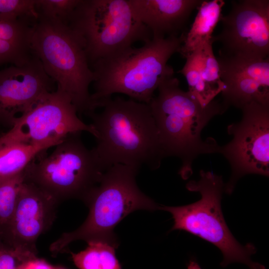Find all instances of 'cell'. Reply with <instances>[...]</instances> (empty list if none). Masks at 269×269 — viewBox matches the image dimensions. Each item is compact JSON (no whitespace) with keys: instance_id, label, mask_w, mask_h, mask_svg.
<instances>
[{"instance_id":"obj_1","label":"cell","mask_w":269,"mask_h":269,"mask_svg":"<svg viewBox=\"0 0 269 269\" xmlns=\"http://www.w3.org/2000/svg\"><path fill=\"white\" fill-rule=\"evenodd\" d=\"M103 110L87 114L97 133L92 149L106 170L121 164L154 170L166 157L148 104L120 97L101 103Z\"/></svg>"},{"instance_id":"obj_2","label":"cell","mask_w":269,"mask_h":269,"mask_svg":"<svg viewBox=\"0 0 269 269\" xmlns=\"http://www.w3.org/2000/svg\"><path fill=\"white\" fill-rule=\"evenodd\" d=\"M157 90L158 95L148 105L166 157L180 159L179 173L186 180L192 174V163L199 155L219 153L221 146L215 139L203 140L201 132L214 117L227 109L222 102L215 100L202 106L180 88L179 80L173 76L162 81Z\"/></svg>"},{"instance_id":"obj_3","label":"cell","mask_w":269,"mask_h":269,"mask_svg":"<svg viewBox=\"0 0 269 269\" xmlns=\"http://www.w3.org/2000/svg\"><path fill=\"white\" fill-rule=\"evenodd\" d=\"M182 43L180 35L152 38L139 48L131 46L94 63L90 66L94 87L91 97L96 108L115 93L149 104L162 82L173 76L167 62L179 53Z\"/></svg>"},{"instance_id":"obj_4","label":"cell","mask_w":269,"mask_h":269,"mask_svg":"<svg viewBox=\"0 0 269 269\" xmlns=\"http://www.w3.org/2000/svg\"><path fill=\"white\" fill-rule=\"evenodd\" d=\"M139 170L117 164L108 168L99 184L83 201L89 213L84 222L75 230L62 234L49 247L53 256L66 251L72 242L101 241L118 247L114 229L132 212L138 210H158L159 204L138 188L136 176Z\"/></svg>"},{"instance_id":"obj_5","label":"cell","mask_w":269,"mask_h":269,"mask_svg":"<svg viewBox=\"0 0 269 269\" xmlns=\"http://www.w3.org/2000/svg\"><path fill=\"white\" fill-rule=\"evenodd\" d=\"M30 42L33 53L57 83V90L70 98L78 113L87 115L95 111L89 91L94 73L84 46L72 29L59 21L38 15Z\"/></svg>"},{"instance_id":"obj_6","label":"cell","mask_w":269,"mask_h":269,"mask_svg":"<svg viewBox=\"0 0 269 269\" xmlns=\"http://www.w3.org/2000/svg\"><path fill=\"white\" fill-rule=\"evenodd\" d=\"M198 181L188 182L186 188L201 195L198 201L186 205L167 206L160 205L158 210L169 212L174 220L171 229L182 230L196 236L217 247L223 259L221 266L240 263L250 269H266L262 264L254 262L251 256L257 252L251 243L242 245L229 230L221 210V201L225 184L221 176L201 170Z\"/></svg>"},{"instance_id":"obj_7","label":"cell","mask_w":269,"mask_h":269,"mask_svg":"<svg viewBox=\"0 0 269 269\" xmlns=\"http://www.w3.org/2000/svg\"><path fill=\"white\" fill-rule=\"evenodd\" d=\"M66 24L81 41L90 66L136 42L152 38L129 0H80Z\"/></svg>"},{"instance_id":"obj_8","label":"cell","mask_w":269,"mask_h":269,"mask_svg":"<svg viewBox=\"0 0 269 269\" xmlns=\"http://www.w3.org/2000/svg\"><path fill=\"white\" fill-rule=\"evenodd\" d=\"M81 132L66 135L47 153H39L24 170V181L32 183L59 203L83 200L106 171L93 149L83 143Z\"/></svg>"},{"instance_id":"obj_9","label":"cell","mask_w":269,"mask_h":269,"mask_svg":"<svg viewBox=\"0 0 269 269\" xmlns=\"http://www.w3.org/2000/svg\"><path fill=\"white\" fill-rule=\"evenodd\" d=\"M241 110L240 122L227 127L232 139L219 151L231 168V177L224 186V192L228 194L246 175H269V105L252 102Z\"/></svg>"},{"instance_id":"obj_10","label":"cell","mask_w":269,"mask_h":269,"mask_svg":"<svg viewBox=\"0 0 269 269\" xmlns=\"http://www.w3.org/2000/svg\"><path fill=\"white\" fill-rule=\"evenodd\" d=\"M77 113L70 98L56 90L18 117L10 129L0 134V140L24 144L59 143L69 134L82 132L96 138L94 127L83 122Z\"/></svg>"},{"instance_id":"obj_11","label":"cell","mask_w":269,"mask_h":269,"mask_svg":"<svg viewBox=\"0 0 269 269\" xmlns=\"http://www.w3.org/2000/svg\"><path fill=\"white\" fill-rule=\"evenodd\" d=\"M220 21L222 30L212 39L221 44L219 55L252 59L269 57V0H232L230 10Z\"/></svg>"},{"instance_id":"obj_12","label":"cell","mask_w":269,"mask_h":269,"mask_svg":"<svg viewBox=\"0 0 269 269\" xmlns=\"http://www.w3.org/2000/svg\"><path fill=\"white\" fill-rule=\"evenodd\" d=\"M54 83L34 54L24 65L0 70V128L10 129L18 117L54 91Z\"/></svg>"},{"instance_id":"obj_13","label":"cell","mask_w":269,"mask_h":269,"mask_svg":"<svg viewBox=\"0 0 269 269\" xmlns=\"http://www.w3.org/2000/svg\"><path fill=\"white\" fill-rule=\"evenodd\" d=\"M224 85L222 104L242 109L257 102L269 105V57L252 59L219 55L217 57Z\"/></svg>"},{"instance_id":"obj_14","label":"cell","mask_w":269,"mask_h":269,"mask_svg":"<svg viewBox=\"0 0 269 269\" xmlns=\"http://www.w3.org/2000/svg\"><path fill=\"white\" fill-rule=\"evenodd\" d=\"M59 203L38 186L24 181L3 242L37 252L36 241L52 226Z\"/></svg>"},{"instance_id":"obj_15","label":"cell","mask_w":269,"mask_h":269,"mask_svg":"<svg viewBox=\"0 0 269 269\" xmlns=\"http://www.w3.org/2000/svg\"><path fill=\"white\" fill-rule=\"evenodd\" d=\"M137 19L153 38L180 36L203 0H129Z\"/></svg>"},{"instance_id":"obj_16","label":"cell","mask_w":269,"mask_h":269,"mask_svg":"<svg viewBox=\"0 0 269 269\" xmlns=\"http://www.w3.org/2000/svg\"><path fill=\"white\" fill-rule=\"evenodd\" d=\"M213 43L208 42L186 55V62L178 71L186 80L188 92L203 107L213 101L224 88Z\"/></svg>"},{"instance_id":"obj_17","label":"cell","mask_w":269,"mask_h":269,"mask_svg":"<svg viewBox=\"0 0 269 269\" xmlns=\"http://www.w3.org/2000/svg\"><path fill=\"white\" fill-rule=\"evenodd\" d=\"M36 20L0 17V66L11 63L21 66L31 60V36Z\"/></svg>"},{"instance_id":"obj_18","label":"cell","mask_w":269,"mask_h":269,"mask_svg":"<svg viewBox=\"0 0 269 269\" xmlns=\"http://www.w3.org/2000/svg\"><path fill=\"white\" fill-rule=\"evenodd\" d=\"M223 0H203L190 29L180 35L182 43L179 53L184 57L205 43L212 41L213 31L220 21Z\"/></svg>"},{"instance_id":"obj_19","label":"cell","mask_w":269,"mask_h":269,"mask_svg":"<svg viewBox=\"0 0 269 269\" xmlns=\"http://www.w3.org/2000/svg\"><path fill=\"white\" fill-rule=\"evenodd\" d=\"M58 143L37 144L8 143L0 140V177L23 171L40 152Z\"/></svg>"},{"instance_id":"obj_20","label":"cell","mask_w":269,"mask_h":269,"mask_svg":"<svg viewBox=\"0 0 269 269\" xmlns=\"http://www.w3.org/2000/svg\"><path fill=\"white\" fill-rule=\"evenodd\" d=\"M88 246L78 253H71L78 269H122L118 260L115 246L101 241L87 243Z\"/></svg>"},{"instance_id":"obj_21","label":"cell","mask_w":269,"mask_h":269,"mask_svg":"<svg viewBox=\"0 0 269 269\" xmlns=\"http://www.w3.org/2000/svg\"><path fill=\"white\" fill-rule=\"evenodd\" d=\"M24 181V170L0 177V236L3 241L16 206L19 192Z\"/></svg>"},{"instance_id":"obj_22","label":"cell","mask_w":269,"mask_h":269,"mask_svg":"<svg viewBox=\"0 0 269 269\" xmlns=\"http://www.w3.org/2000/svg\"><path fill=\"white\" fill-rule=\"evenodd\" d=\"M80 0H35L38 15L67 24Z\"/></svg>"},{"instance_id":"obj_23","label":"cell","mask_w":269,"mask_h":269,"mask_svg":"<svg viewBox=\"0 0 269 269\" xmlns=\"http://www.w3.org/2000/svg\"><path fill=\"white\" fill-rule=\"evenodd\" d=\"M37 252L5 243L0 247V269H23Z\"/></svg>"},{"instance_id":"obj_24","label":"cell","mask_w":269,"mask_h":269,"mask_svg":"<svg viewBox=\"0 0 269 269\" xmlns=\"http://www.w3.org/2000/svg\"><path fill=\"white\" fill-rule=\"evenodd\" d=\"M0 17L37 19L35 0H0Z\"/></svg>"},{"instance_id":"obj_25","label":"cell","mask_w":269,"mask_h":269,"mask_svg":"<svg viewBox=\"0 0 269 269\" xmlns=\"http://www.w3.org/2000/svg\"><path fill=\"white\" fill-rule=\"evenodd\" d=\"M51 266L43 260L38 258L29 262L23 269H54Z\"/></svg>"},{"instance_id":"obj_26","label":"cell","mask_w":269,"mask_h":269,"mask_svg":"<svg viewBox=\"0 0 269 269\" xmlns=\"http://www.w3.org/2000/svg\"><path fill=\"white\" fill-rule=\"evenodd\" d=\"M187 269H201V268L196 261L191 260L188 265Z\"/></svg>"},{"instance_id":"obj_27","label":"cell","mask_w":269,"mask_h":269,"mask_svg":"<svg viewBox=\"0 0 269 269\" xmlns=\"http://www.w3.org/2000/svg\"><path fill=\"white\" fill-rule=\"evenodd\" d=\"M3 242L2 240V239L0 236V247L3 244Z\"/></svg>"},{"instance_id":"obj_28","label":"cell","mask_w":269,"mask_h":269,"mask_svg":"<svg viewBox=\"0 0 269 269\" xmlns=\"http://www.w3.org/2000/svg\"><path fill=\"white\" fill-rule=\"evenodd\" d=\"M54 269H63V268H55V267H54Z\"/></svg>"}]
</instances>
